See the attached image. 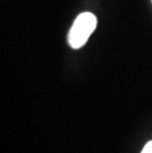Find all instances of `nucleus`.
<instances>
[{"mask_svg":"<svg viewBox=\"0 0 152 153\" xmlns=\"http://www.w3.org/2000/svg\"><path fill=\"white\" fill-rule=\"evenodd\" d=\"M141 153H152V140L146 143V145H145L144 148L142 149Z\"/></svg>","mask_w":152,"mask_h":153,"instance_id":"obj_2","label":"nucleus"},{"mask_svg":"<svg viewBox=\"0 0 152 153\" xmlns=\"http://www.w3.org/2000/svg\"><path fill=\"white\" fill-rule=\"evenodd\" d=\"M97 18L90 12H84L75 19L68 34V43L72 48H80L95 31Z\"/></svg>","mask_w":152,"mask_h":153,"instance_id":"obj_1","label":"nucleus"}]
</instances>
